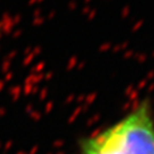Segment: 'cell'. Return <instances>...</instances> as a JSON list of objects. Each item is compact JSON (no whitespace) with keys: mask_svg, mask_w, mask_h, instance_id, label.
<instances>
[{"mask_svg":"<svg viewBox=\"0 0 154 154\" xmlns=\"http://www.w3.org/2000/svg\"><path fill=\"white\" fill-rule=\"evenodd\" d=\"M80 154H154V119L147 102L111 127L86 138Z\"/></svg>","mask_w":154,"mask_h":154,"instance_id":"cell-1","label":"cell"}]
</instances>
